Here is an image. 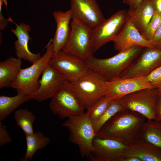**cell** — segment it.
I'll use <instances>...</instances> for the list:
<instances>
[{
	"label": "cell",
	"mask_w": 161,
	"mask_h": 161,
	"mask_svg": "<svg viewBox=\"0 0 161 161\" xmlns=\"http://www.w3.org/2000/svg\"><path fill=\"white\" fill-rule=\"evenodd\" d=\"M147 120L137 112L127 109L120 111L103 126L96 137L114 140L129 146L141 140Z\"/></svg>",
	"instance_id": "6da1fadb"
},
{
	"label": "cell",
	"mask_w": 161,
	"mask_h": 161,
	"mask_svg": "<svg viewBox=\"0 0 161 161\" xmlns=\"http://www.w3.org/2000/svg\"><path fill=\"white\" fill-rule=\"evenodd\" d=\"M143 48L134 47L107 58H98L92 55L85 61L90 68L98 73L106 81H110L119 78L137 58Z\"/></svg>",
	"instance_id": "7a4b0ae2"
},
{
	"label": "cell",
	"mask_w": 161,
	"mask_h": 161,
	"mask_svg": "<svg viewBox=\"0 0 161 161\" xmlns=\"http://www.w3.org/2000/svg\"><path fill=\"white\" fill-rule=\"evenodd\" d=\"M67 119L62 125L69 131V141L78 146L82 157L88 158L92 151L93 141L96 136L93 123L86 112Z\"/></svg>",
	"instance_id": "3957f363"
},
{
	"label": "cell",
	"mask_w": 161,
	"mask_h": 161,
	"mask_svg": "<svg viewBox=\"0 0 161 161\" xmlns=\"http://www.w3.org/2000/svg\"><path fill=\"white\" fill-rule=\"evenodd\" d=\"M52 39L47 44L45 52L30 66L21 69L11 88L17 93L30 95L39 88V78L45 68L49 64L53 54Z\"/></svg>",
	"instance_id": "277c9868"
},
{
	"label": "cell",
	"mask_w": 161,
	"mask_h": 161,
	"mask_svg": "<svg viewBox=\"0 0 161 161\" xmlns=\"http://www.w3.org/2000/svg\"><path fill=\"white\" fill-rule=\"evenodd\" d=\"M106 82L99 74L89 68L83 77L70 83L75 94L86 109L105 97Z\"/></svg>",
	"instance_id": "5b68a950"
},
{
	"label": "cell",
	"mask_w": 161,
	"mask_h": 161,
	"mask_svg": "<svg viewBox=\"0 0 161 161\" xmlns=\"http://www.w3.org/2000/svg\"><path fill=\"white\" fill-rule=\"evenodd\" d=\"M159 95L157 88H145L120 98L126 109L138 113L148 120H156V109Z\"/></svg>",
	"instance_id": "8992f818"
},
{
	"label": "cell",
	"mask_w": 161,
	"mask_h": 161,
	"mask_svg": "<svg viewBox=\"0 0 161 161\" xmlns=\"http://www.w3.org/2000/svg\"><path fill=\"white\" fill-rule=\"evenodd\" d=\"M51 99L49 109L61 119L68 118L85 112V109L74 92L71 83L66 80Z\"/></svg>",
	"instance_id": "52a82bcc"
},
{
	"label": "cell",
	"mask_w": 161,
	"mask_h": 161,
	"mask_svg": "<svg viewBox=\"0 0 161 161\" xmlns=\"http://www.w3.org/2000/svg\"><path fill=\"white\" fill-rule=\"evenodd\" d=\"M71 32L68 42L62 50L85 61L93 55L92 29L82 22L72 18L70 23Z\"/></svg>",
	"instance_id": "ba28073f"
},
{
	"label": "cell",
	"mask_w": 161,
	"mask_h": 161,
	"mask_svg": "<svg viewBox=\"0 0 161 161\" xmlns=\"http://www.w3.org/2000/svg\"><path fill=\"white\" fill-rule=\"evenodd\" d=\"M127 17V11L125 10H118L100 25L92 29L91 41L93 53L120 33Z\"/></svg>",
	"instance_id": "9c48e42d"
},
{
	"label": "cell",
	"mask_w": 161,
	"mask_h": 161,
	"mask_svg": "<svg viewBox=\"0 0 161 161\" xmlns=\"http://www.w3.org/2000/svg\"><path fill=\"white\" fill-rule=\"evenodd\" d=\"M49 64L58 69L66 80L69 82H75L83 77L89 68L83 60L62 51L53 55Z\"/></svg>",
	"instance_id": "30bf717a"
},
{
	"label": "cell",
	"mask_w": 161,
	"mask_h": 161,
	"mask_svg": "<svg viewBox=\"0 0 161 161\" xmlns=\"http://www.w3.org/2000/svg\"><path fill=\"white\" fill-rule=\"evenodd\" d=\"M161 65V49L144 48L135 61L121 74L120 78L146 77Z\"/></svg>",
	"instance_id": "8fae6325"
},
{
	"label": "cell",
	"mask_w": 161,
	"mask_h": 161,
	"mask_svg": "<svg viewBox=\"0 0 161 161\" xmlns=\"http://www.w3.org/2000/svg\"><path fill=\"white\" fill-rule=\"evenodd\" d=\"M38 89L29 95L30 99L39 102L52 99L66 80L63 75L49 64L42 73Z\"/></svg>",
	"instance_id": "7c38bea8"
},
{
	"label": "cell",
	"mask_w": 161,
	"mask_h": 161,
	"mask_svg": "<svg viewBox=\"0 0 161 161\" xmlns=\"http://www.w3.org/2000/svg\"><path fill=\"white\" fill-rule=\"evenodd\" d=\"M88 158L91 161H121L128 146L114 140L96 137Z\"/></svg>",
	"instance_id": "4fadbf2b"
},
{
	"label": "cell",
	"mask_w": 161,
	"mask_h": 161,
	"mask_svg": "<svg viewBox=\"0 0 161 161\" xmlns=\"http://www.w3.org/2000/svg\"><path fill=\"white\" fill-rule=\"evenodd\" d=\"M72 19L80 21L93 29L106 20L96 0H70Z\"/></svg>",
	"instance_id": "5bb4252c"
},
{
	"label": "cell",
	"mask_w": 161,
	"mask_h": 161,
	"mask_svg": "<svg viewBox=\"0 0 161 161\" xmlns=\"http://www.w3.org/2000/svg\"><path fill=\"white\" fill-rule=\"evenodd\" d=\"M148 88H156L150 84L145 77L119 78L106 82L105 97L111 100L120 98L135 91Z\"/></svg>",
	"instance_id": "9a60e30c"
},
{
	"label": "cell",
	"mask_w": 161,
	"mask_h": 161,
	"mask_svg": "<svg viewBox=\"0 0 161 161\" xmlns=\"http://www.w3.org/2000/svg\"><path fill=\"white\" fill-rule=\"evenodd\" d=\"M111 41L118 52L135 47L153 48V42L144 38L128 17L122 30Z\"/></svg>",
	"instance_id": "2e32d148"
},
{
	"label": "cell",
	"mask_w": 161,
	"mask_h": 161,
	"mask_svg": "<svg viewBox=\"0 0 161 161\" xmlns=\"http://www.w3.org/2000/svg\"><path fill=\"white\" fill-rule=\"evenodd\" d=\"M72 13L69 9L65 12H54L53 16L56 24V28L52 42L54 55L62 51L66 44L71 32L70 20Z\"/></svg>",
	"instance_id": "e0dca14e"
},
{
	"label": "cell",
	"mask_w": 161,
	"mask_h": 161,
	"mask_svg": "<svg viewBox=\"0 0 161 161\" xmlns=\"http://www.w3.org/2000/svg\"><path fill=\"white\" fill-rule=\"evenodd\" d=\"M15 24V29L12 28L10 31L17 38L14 43L16 56L17 58L27 61L32 64L41 56V52L33 53L28 48L29 41L31 39L29 33L31 31V27L24 23Z\"/></svg>",
	"instance_id": "ac0fdd59"
},
{
	"label": "cell",
	"mask_w": 161,
	"mask_h": 161,
	"mask_svg": "<svg viewBox=\"0 0 161 161\" xmlns=\"http://www.w3.org/2000/svg\"><path fill=\"white\" fill-rule=\"evenodd\" d=\"M155 10L150 0H144L135 8L127 11L128 17L143 36Z\"/></svg>",
	"instance_id": "d6986e66"
},
{
	"label": "cell",
	"mask_w": 161,
	"mask_h": 161,
	"mask_svg": "<svg viewBox=\"0 0 161 161\" xmlns=\"http://www.w3.org/2000/svg\"><path fill=\"white\" fill-rule=\"evenodd\" d=\"M22 59L10 56L0 62V89L11 88L21 69Z\"/></svg>",
	"instance_id": "ffe728a7"
},
{
	"label": "cell",
	"mask_w": 161,
	"mask_h": 161,
	"mask_svg": "<svg viewBox=\"0 0 161 161\" xmlns=\"http://www.w3.org/2000/svg\"><path fill=\"white\" fill-rule=\"evenodd\" d=\"M129 156L137 157L141 161H161V149L141 140L128 146L124 157Z\"/></svg>",
	"instance_id": "44dd1931"
},
{
	"label": "cell",
	"mask_w": 161,
	"mask_h": 161,
	"mask_svg": "<svg viewBox=\"0 0 161 161\" xmlns=\"http://www.w3.org/2000/svg\"><path fill=\"white\" fill-rule=\"evenodd\" d=\"M30 100L29 96L20 93L13 96H0V121L4 120L20 105Z\"/></svg>",
	"instance_id": "7402d4cb"
},
{
	"label": "cell",
	"mask_w": 161,
	"mask_h": 161,
	"mask_svg": "<svg viewBox=\"0 0 161 161\" xmlns=\"http://www.w3.org/2000/svg\"><path fill=\"white\" fill-rule=\"evenodd\" d=\"M26 150L24 158L25 161L32 160L36 151L46 147L50 142L49 138L44 135L40 131H36L32 134L26 135Z\"/></svg>",
	"instance_id": "603a6c76"
},
{
	"label": "cell",
	"mask_w": 161,
	"mask_h": 161,
	"mask_svg": "<svg viewBox=\"0 0 161 161\" xmlns=\"http://www.w3.org/2000/svg\"><path fill=\"white\" fill-rule=\"evenodd\" d=\"M141 140L161 149V123L156 120H147Z\"/></svg>",
	"instance_id": "cb8c5ba5"
},
{
	"label": "cell",
	"mask_w": 161,
	"mask_h": 161,
	"mask_svg": "<svg viewBox=\"0 0 161 161\" xmlns=\"http://www.w3.org/2000/svg\"><path fill=\"white\" fill-rule=\"evenodd\" d=\"M14 117L16 125L21 129L25 135L34 133L33 124L35 116L32 112L26 108L19 109L15 111Z\"/></svg>",
	"instance_id": "d4e9b609"
},
{
	"label": "cell",
	"mask_w": 161,
	"mask_h": 161,
	"mask_svg": "<svg viewBox=\"0 0 161 161\" xmlns=\"http://www.w3.org/2000/svg\"><path fill=\"white\" fill-rule=\"evenodd\" d=\"M125 109L120 103V98L112 99L103 114L93 123L96 134L103 126L115 114L119 111Z\"/></svg>",
	"instance_id": "484cf974"
},
{
	"label": "cell",
	"mask_w": 161,
	"mask_h": 161,
	"mask_svg": "<svg viewBox=\"0 0 161 161\" xmlns=\"http://www.w3.org/2000/svg\"><path fill=\"white\" fill-rule=\"evenodd\" d=\"M112 100L105 97L86 109V112L93 123L103 114Z\"/></svg>",
	"instance_id": "4316f807"
},
{
	"label": "cell",
	"mask_w": 161,
	"mask_h": 161,
	"mask_svg": "<svg viewBox=\"0 0 161 161\" xmlns=\"http://www.w3.org/2000/svg\"><path fill=\"white\" fill-rule=\"evenodd\" d=\"M161 24V13L155 10L143 35L147 40H151L154 33Z\"/></svg>",
	"instance_id": "83f0119b"
},
{
	"label": "cell",
	"mask_w": 161,
	"mask_h": 161,
	"mask_svg": "<svg viewBox=\"0 0 161 161\" xmlns=\"http://www.w3.org/2000/svg\"><path fill=\"white\" fill-rule=\"evenodd\" d=\"M145 77L152 86L158 88L161 85V65L153 70Z\"/></svg>",
	"instance_id": "f1b7e54d"
},
{
	"label": "cell",
	"mask_w": 161,
	"mask_h": 161,
	"mask_svg": "<svg viewBox=\"0 0 161 161\" xmlns=\"http://www.w3.org/2000/svg\"><path fill=\"white\" fill-rule=\"evenodd\" d=\"M11 138L7 129L6 126L0 122V146L11 142Z\"/></svg>",
	"instance_id": "f546056e"
},
{
	"label": "cell",
	"mask_w": 161,
	"mask_h": 161,
	"mask_svg": "<svg viewBox=\"0 0 161 161\" xmlns=\"http://www.w3.org/2000/svg\"><path fill=\"white\" fill-rule=\"evenodd\" d=\"M144 0H123V2L129 7V8H134L138 6Z\"/></svg>",
	"instance_id": "4dcf8cb0"
},
{
	"label": "cell",
	"mask_w": 161,
	"mask_h": 161,
	"mask_svg": "<svg viewBox=\"0 0 161 161\" xmlns=\"http://www.w3.org/2000/svg\"><path fill=\"white\" fill-rule=\"evenodd\" d=\"M159 95L156 109V120L161 123V95Z\"/></svg>",
	"instance_id": "1f68e13d"
},
{
	"label": "cell",
	"mask_w": 161,
	"mask_h": 161,
	"mask_svg": "<svg viewBox=\"0 0 161 161\" xmlns=\"http://www.w3.org/2000/svg\"><path fill=\"white\" fill-rule=\"evenodd\" d=\"M161 41V24L154 33L151 40L152 42Z\"/></svg>",
	"instance_id": "d6a6232c"
},
{
	"label": "cell",
	"mask_w": 161,
	"mask_h": 161,
	"mask_svg": "<svg viewBox=\"0 0 161 161\" xmlns=\"http://www.w3.org/2000/svg\"><path fill=\"white\" fill-rule=\"evenodd\" d=\"M153 4L155 10L161 13V0H150Z\"/></svg>",
	"instance_id": "836d02e7"
},
{
	"label": "cell",
	"mask_w": 161,
	"mask_h": 161,
	"mask_svg": "<svg viewBox=\"0 0 161 161\" xmlns=\"http://www.w3.org/2000/svg\"><path fill=\"white\" fill-rule=\"evenodd\" d=\"M121 161H141L139 158L134 156H129L123 158Z\"/></svg>",
	"instance_id": "e575fe53"
},
{
	"label": "cell",
	"mask_w": 161,
	"mask_h": 161,
	"mask_svg": "<svg viewBox=\"0 0 161 161\" xmlns=\"http://www.w3.org/2000/svg\"><path fill=\"white\" fill-rule=\"evenodd\" d=\"M153 48L161 49V41L156 42H153Z\"/></svg>",
	"instance_id": "d590c367"
},
{
	"label": "cell",
	"mask_w": 161,
	"mask_h": 161,
	"mask_svg": "<svg viewBox=\"0 0 161 161\" xmlns=\"http://www.w3.org/2000/svg\"><path fill=\"white\" fill-rule=\"evenodd\" d=\"M158 92L159 95H161V85L157 88Z\"/></svg>",
	"instance_id": "8d00e7d4"
}]
</instances>
